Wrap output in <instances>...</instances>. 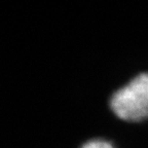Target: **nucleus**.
I'll use <instances>...</instances> for the list:
<instances>
[{"label": "nucleus", "mask_w": 148, "mask_h": 148, "mask_svg": "<svg viewBox=\"0 0 148 148\" xmlns=\"http://www.w3.org/2000/svg\"><path fill=\"white\" fill-rule=\"evenodd\" d=\"M82 148H113V146L103 140H94L84 144Z\"/></svg>", "instance_id": "obj_2"}, {"label": "nucleus", "mask_w": 148, "mask_h": 148, "mask_svg": "<svg viewBox=\"0 0 148 148\" xmlns=\"http://www.w3.org/2000/svg\"><path fill=\"white\" fill-rule=\"evenodd\" d=\"M114 113L125 120H141L148 117V74H141L111 98Z\"/></svg>", "instance_id": "obj_1"}]
</instances>
